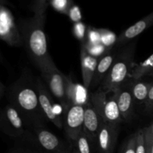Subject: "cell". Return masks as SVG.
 <instances>
[{
	"mask_svg": "<svg viewBox=\"0 0 153 153\" xmlns=\"http://www.w3.org/2000/svg\"><path fill=\"white\" fill-rule=\"evenodd\" d=\"M73 143L80 153H92V148L96 142H94L85 131H82Z\"/></svg>",
	"mask_w": 153,
	"mask_h": 153,
	"instance_id": "cell-19",
	"label": "cell"
},
{
	"mask_svg": "<svg viewBox=\"0 0 153 153\" xmlns=\"http://www.w3.org/2000/svg\"><path fill=\"white\" fill-rule=\"evenodd\" d=\"M0 40L10 46H19L22 43L20 33L16 28L11 14L2 7L0 13Z\"/></svg>",
	"mask_w": 153,
	"mask_h": 153,
	"instance_id": "cell-10",
	"label": "cell"
},
{
	"mask_svg": "<svg viewBox=\"0 0 153 153\" xmlns=\"http://www.w3.org/2000/svg\"><path fill=\"white\" fill-rule=\"evenodd\" d=\"M85 43H92V44L101 43V35L99 28H93L91 26L87 28L86 40Z\"/></svg>",
	"mask_w": 153,
	"mask_h": 153,
	"instance_id": "cell-22",
	"label": "cell"
},
{
	"mask_svg": "<svg viewBox=\"0 0 153 153\" xmlns=\"http://www.w3.org/2000/svg\"><path fill=\"white\" fill-rule=\"evenodd\" d=\"M87 28L85 24L82 22H76L73 25V34L75 37L82 42V43H85L86 40Z\"/></svg>",
	"mask_w": 153,
	"mask_h": 153,
	"instance_id": "cell-23",
	"label": "cell"
},
{
	"mask_svg": "<svg viewBox=\"0 0 153 153\" xmlns=\"http://www.w3.org/2000/svg\"><path fill=\"white\" fill-rule=\"evenodd\" d=\"M114 92L117 95L118 107L123 120L128 121L131 119L134 114V98L130 87L125 86L124 84Z\"/></svg>",
	"mask_w": 153,
	"mask_h": 153,
	"instance_id": "cell-13",
	"label": "cell"
},
{
	"mask_svg": "<svg viewBox=\"0 0 153 153\" xmlns=\"http://www.w3.org/2000/svg\"><path fill=\"white\" fill-rule=\"evenodd\" d=\"M117 53L118 52H116L115 51L110 50L104 56L99 59L98 64H97L91 86H90L91 89H94L97 87H100V85L102 83L103 80L105 79L108 73L110 71L116 59Z\"/></svg>",
	"mask_w": 153,
	"mask_h": 153,
	"instance_id": "cell-15",
	"label": "cell"
},
{
	"mask_svg": "<svg viewBox=\"0 0 153 153\" xmlns=\"http://www.w3.org/2000/svg\"><path fill=\"white\" fill-rule=\"evenodd\" d=\"M136 134V153H146V143H145V136L143 128L138 129L135 132Z\"/></svg>",
	"mask_w": 153,
	"mask_h": 153,
	"instance_id": "cell-24",
	"label": "cell"
},
{
	"mask_svg": "<svg viewBox=\"0 0 153 153\" xmlns=\"http://www.w3.org/2000/svg\"><path fill=\"white\" fill-rule=\"evenodd\" d=\"M35 84L38 94L39 102L45 116L48 120L52 122L55 126L59 128H63V108L61 107L58 108L54 97L41 78H36Z\"/></svg>",
	"mask_w": 153,
	"mask_h": 153,
	"instance_id": "cell-7",
	"label": "cell"
},
{
	"mask_svg": "<svg viewBox=\"0 0 153 153\" xmlns=\"http://www.w3.org/2000/svg\"><path fill=\"white\" fill-rule=\"evenodd\" d=\"M149 129H150L151 132H152V135H153V123L151 124L150 126H149Z\"/></svg>",
	"mask_w": 153,
	"mask_h": 153,
	"instance_id": "cell-33",
	"label": "cell"
},
{
	"mask_svg": "<svg viewBox=\"0 0 153 153\" xmlns=\"http://www.w3.org/2000/svg\"><path fill=\"white\" fill-rule=\"evenodd\" d=\"M153 72V54L143 62L140 63L132 70L129 77L133 80H140L141 78L146 75L151 74Z\"/></svg>",
	"mask_w": 153,
	"mask_h": 153,
	"instance_id": "cell-18",
	"label": "cell"
},
{
	"mask_svg": "<svg viewBox=\"0 0 153 153\" xmlns=\"http://www.w3.org/2000/svg\"><path fill=\"white\" fill-rule=\"evenodd\" d=\"M17 143L18 146L12 149L11 153H42L40 152L38 146L36 144L35 140L31 142V144H30V147H28V146H23L22 147L19 143Z\"/></svg>",
	"mask_w": 153,
	"mask_h": 153,
	"instance_id": "cell-25",
	"label": "cell"
},
{
	"mask_svg": "<svg viewBox=\"0 0 153 153\" xmlns=\"http://www.w3.org/2000/svg\"><path fill=\"white\" fill-rule=\"evenodd\" d=\"M7 99L9 104L19 111L31 131L37 127L45 126L48 120L39 102L35 79L28 70H23L19 79L10 85Z\"/></svg>",
	"mask_w": 153,
	"mask_h": 153,
	"instance_id": "cell-1",
	"label": "cell"
},
{
	"mask_svg": "<svg viewBox=\"0 0 153 153\" xmlns=\"http://www.w3.org/2000/svg\"><path fill=\"white\" fill-rule=\"evenodd\" d=\"M107 94L98 89L91 94L88 100L100 113L105 122L120 124L123 121V118L118 107L116 94L113 92L110 97H108Z\"/></svg>",
	"mask_w": 153,
	"mask_h": 153,
	"instance_id": "cell-6",
	"label": "cell"
},
{
	"mask_svg": "<svg viewBox=\"0 0 153 153\" xmlns=\"http://www.w3.org/2000/svg\"><path fill=\"white\" fill-rule=\"evenodd\" d=\"M67 14L70 16V19L75 23L81 22V20H82V13H81L80 9L77 5L70 6L68 12H67Z\"/></svg>",
	"mask_w": 153,
	"mask_h": 153,
	"instance_id": "cell-27",
	"label": "cell"
},
{
	"mask_svg": "<svg viewBox=\"0 0 153 153\" xmlns=\"http://www.w3.org/2000/svg\"><path fill=\"white\" fill-rule=\"evenodd\" d=\"M70 149H69L68 153H80L79 151L77 150V149L76 148V146L73 144V143H70Z\"/></svg>",
	"mask_w": 153,
	"mask_h": 153,
	"instance_id": "cell-32",
	"label": "cell"
},
{
	"mask_svg": "<svg viewBox=\"0 0 153 153\" xmlns=\"http://www.w3.org/2000/svg\"><path fill=\"white\" fill-rule=\"evenodd\" d=\"M84 105H85V115H84L83 131L94 142L97 143V135L105 122L89 100L86 102Z\"/></svg>",
	"mask_w": 153,
	"mask_h": 153,
	"instance_id": "cell-11",
	"label": "cell"
},
{
	"mask_svg": "<svg viewBox=\"0 0 153 153\" xmlns=\"http://www.w3.org/2000/svg\"><path fill=\"white\" fill-rule=\"evenodd\" d=\"M1 58V52H0V59Z\"/></svg>",
	"mask_w": 153,
	"mask_h": 153,
	"instance_id": "cell-34",
	"label": "cell"
},
{
	"mask_svg": "<svg viewBox=\"0 0 153 153\" xmlns=\"http://www.w3.org/2000/svg\"><path fill=\"white\" fill-rule=\"evenodd\" d=\"M145 105H146V111H151L153 110V84H152L150 87Z\"/></svg>",
	"mask_w": 153,
	"mask_h": 153,
	"instance_id": "cell-30",
	"label": "cell"
},
{
	"mask_svg": "<svg viewBox=\"0 0 153 153\" xmlns=\"http://www.w3.org/2000/svg\"><path fill=\"white\" fill-rule=\"evenodd\" d=\"M146 143V153H153V135L149 127L143 128Z\"/></svg>",
	"mask_w": 153,
	"mask_h": 153,
	"instance_id": "cell-26",
	"label": "cell"
},
{
	"mask_svg": "<svg viewBox=\"0 0 153 153\" xmlns=\"http://www.w3.org/2000/svg\"><path fill=\"white\" fill-rule=\"evenodd\" d=\"M153 25V12L139 20L134 25L128 27L117 37V46H124L132 41L145 30Z\"/></svg>",
	"mask_w": 153,
	"mask_h": 153,
	"instance_id": "cell-14",
	"label": "cell"
},
{
	"mask_svg": "<svg viewBox=\"0 0 153 153\" xmlns=\"http://www.w3.org/2000/svg\"><path fill=\"white\" fill-rule=\"evenodd\" d=\"M81 67H82V79H83V85L86 89L90 88L99 58L90 55L83 46H81Z\"/></svg>",
	"mask_w": 153,
	"mask_h": 153,
	"instance_id": "cell-16",
	"label": "cell"
},
{
	"mask_svg": "<svg viewBox=\"0 0 153 153\" xmlns=\"http://www.w3.org/2000/svg\"><path fill=\"white\" fill-rule=\"evenodd\" d=\"M152 84L142 82L140 80H133L130 86L134 102L138 104L145 103Z\"/></svg>",
	"mask_w": 153,
	"mask_h": 153,
	"instance_id": "cell-17",
	"label": "cell"
},
{
	"mask_svg": "<svg viewBox=\"0 0 153 153\" xmlns=\"http://www.w3.org/2000/svg\"><path fill=\"white\" fill-rule=\"evenodd\" d=\"M69 0H52V5L56 10L67 13L70 6L69 5Z\"/></svg>",
	"mask_w": 153,
	"mask_h": 153,
	"instance_id": "cell-29",
	"label": "cell"
},
{
	"mask_svg": "<svg viewBox=\"0 0 153 153\" xmlns=\"http://www.w3.org/2000/svg\"><path fill=\"white\" fill-rule=\"evenodd\" d=\"M45 19V11H37L32 18L19 24V31L22 43L31 60L39 69L52 60L44 31Z\"/></svg>",
	"mask_w": 153,
	"mask_h": 153,
	"instance_id": "cell-2",
	"label": "cell"
},
{
	"mask_svg": "<svg viewBox=\"0 0 153 153\" xmlns=\"http://www.w3.org/2000/svg\"><path fill=\"white\" fill-rule=\"evenodd\" d=\"M82 46H84L87 52L91 55L92 56L96 57L99 58L104 56L105 54H107L111 49H108L107 47L102 45V43H97V44H92V43H82Z\"/></svg>",
	"mask_w": 153,
	"mask_h": 153,
	"instance_id": "cell-20",
	"label": "cell"
},
{
	"mask_svg": "<svg viewBox=\"0 0 153 153\" xmlns=\"http://www.w3.org/2000/svg\"><path fill=\"white\" fill-rule=\"evenodd\" d=\"M136 144V134L135 133L131 134L126 142L124 147L123 148L121 153H136L135 152Z\"/></svg>",
	"mask_w": 153,
	"mask_h": 153,
	"instance_id": "cell-28",
	"label": "cell"
},
{
	"mask_svg": "<svg viewBox=\"0 0 153 153\" xmlns=\"http://www.w3.org/2000/svg\"><path fill=\"white\" fill-rule=\"evenodd\" d=\"M41 79L54 98L62 107L64 114L69 108L67 98V76L55 66L53 61H47L40 69Z\"/></svg>",
	"mask_w": 153,
	"mask_h": 153,
	"instance_id": "cell-5",
	"label": "cell"
},
{
	"mask_svg": "<svg viewBox=\"0 0 153 153\" xmlns=\"http://www.w3.org/2000/svg\"><path fill=\"white\" fill-rule=\"evenodd\" d=\"M32 132L36 144L42 153H68L70 144L66 145L45 126L33 128Z\"/></svg>",
	"mask_w": 153,
	"mask_h": 153,
	"instance_id": "cell-9",
	"label": "cell"
},
{
	"mask_svg": "<svg viewBox=\"0 0 153 153\" xmlns=\"http://www.w3.org/2000/svg\"><path fill=\"white\" fill-rule=\"evenodd\" d=\"M120 124L105 123L97 138L100 153H113L119 134Z\"/></svg>",
	"mask_w": 153,
	"mask_h": 153,
	"instance_id": "cell-12",
	"label": "cell"
},
{
	"mask_svg": "<svg viewBox=\"0 0 153 153\" xmlns=\"http://www.w3.org/2000/svg\"><path fill=\"white\" fill-rule=\"evenodd\" d=\"M85 105H73L64 112L63 128L70 143H73L83 131Z\"/></svg>",
	"mask_w": 153,
	"mask_h": 153,
	"instance_id": "cell-8",
	"label": "cell"
},
{
	"mask_svg": "<svg viewBox=\"0 0 153 153\" xmlns=\"http://www.w3.org/2000/svg\"><path fill=\"white\" fill-rule=\"evenodd\" d=\"M101 35V43L108 49H111L114 45L117 44V37L111 31L105 28H99Z\"/></svg>",
	"mask_w": 153,
	"mask_h": 153,
	"instance_id": "cell-21",
	"label": "cell"
},
{
	"mask_svg": "<svg viewBox=\"0 0 153 153\" xmlns=\"http://www.w3.org/2000/svg\"><path fill=\"white\" fill-rule=\"evenodd\" d=\"M4 92H5V87H4V85L0 81V100H1V98L4 96Z\"/></svg>",
	"mask_w": 153,
	"mask_h": 153,
	"instance_id": "cell-31",
	"label": "cell"
},
{
	"mask_svg": "<svg viewBox=\"0 0 153 153\" xmlns=\"http://www.w3.org/2000/svg\"><path fill=\"white\" fill-rule=\"evenodd\" d=\"M135 49L136 41L132 40L118 52L110 71L98 89L109 94L113 93L123 85L129 76Z\"/></svg>",
	"mask_w": 153,
	"mask_h": 153,
	"instance_id": "cell-3",
	"label": "cell"
},
{
	"mask_svg": "<svg viewBox=\"0 0 153 153\" xmlns=\"http://www.w3.org/2000/svg\"><path fill=\"white\" fill-rule=\"evenodd\" d=\"M0 131L16 141H30L34 139L32 131L12 105L7 104L0 111Z\"/></svg>",
	"mask_w": 153,
	"mask_h": 153,
	"instance_id": "cell-4",
	"label": "cell"
},
{
	"mask_svg": "<svg viewBox=\"0 0 153 153\" xmlns=\"http://www.w3.org/2000/svg\"><path fill=\"white\" fill-rule=\"evenodd\" d=\"M2 1V0H0V1Z\"/></svg>",
	"mask_w": 153,
	"mask_h": 153,
	"instance_id": "cell-35",
	"label": "cell"
}]
</instances>
